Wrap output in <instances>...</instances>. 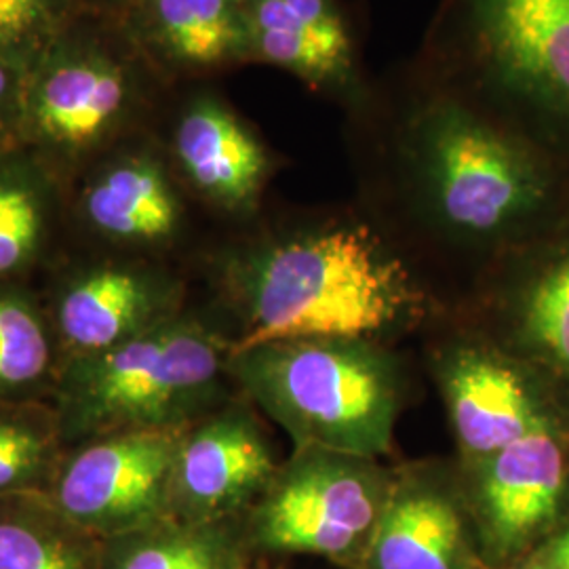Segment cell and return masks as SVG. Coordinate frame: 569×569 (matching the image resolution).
Instances as JSON below:
<instances>
[{"label":"cell","instance_id":"1","mask_svg":"<svg viewBox=\"0 0 569 569\" xmlns=\"http://www.w3.org/2000/svg\"><path fill=\"white\" fill-rule=\"evenodd\" d=\"M401 150L430 218L458 239L519 241L566 218L569 164L462 87L416 106Z\"/></svg>","mask_w":569,"mask_h":569},{"label":"cell","instance_id":"2","mask_svg":"<svg viewBox=\"0 0 569 569\" xmlns=\"http://www.w3.org/2000/svg\"><path fill=\"white\" fill-rule=\"evenodd\" d=\"M247 327L228 355L291 340H366L406 323L411 277L363 226L308 228L266 244L241 270Z\"/></svg>","mask_w":569,"mask_h":569},{"label":"cell","instance_id":"3","mask_svg":"<svg viewBox=\"0 0 569 569\" xmlns=\"http://www.w3.org/2000/svg\"><path fill=\"white\" fill-rule=\"evenodd\" d=\"M251 397L298 448L376 460L392 443L401 407L387 355L366 340H291L228 355Z\"/></svg>","mask_w":569,"mask_h":569},{"label":"cell","instance_id":"4","mask_svg":"<svg viewBox=\"0 0 569 569\" xmlns=\"http://www.w3.org/2000/svg\"><path fill=\"white\" fill-rule=\"evenodd\" d=\"M462 89L569 164V0H451Z\"/></svg>","mask_w":569,"mask_h":569},{"label":"cell","instance_id":"5","mask_svg":"<svg viewBox=\"0 0 569 569\" xmlns=\"http://www.w3.org/2000/svg\"><path fill=\"white\" fill-rule=\"evenodd\" d=\"M224 355L203 327L169 319L103 352L79 355L61 380V427L84 437L180 428L218 380Z\"/></svg>","mask_w":569,"mask_h":569},{"label":"cell","instance_id":"6","mask_svg":"<svg viewBox=\"0 0 569 569\" xmlns=\"http://www.w3.org/2000/svg\"><path fill=\"white\" fill-rule=\"evenodd\" d=\"M390 483L376 460L298 448L266 488L256 536L268 549L342 557L371 536Z\"/></svg>","mask_w":569,"mask_h":569},{"label":"cell","instance_id":"7","mask_svg":"<svg viewBox=\"0 0 569 569\" xmlns=\"http://www.w3.org/2000/svg\"><path fill=\"white\" fill-rule=\"evenodd\" d=\"M182 428H129L93 437L61 467L53 507L108 540L167 517Z\"/></svg>","mask_w":569,"mask_h":569},{"label":"cell","instance_id":"8","mask_svg":"<svg viewBox=\"0 0 569 569\" xmlns=\"http://www.w3.org/2000/svg\"><path fill=\"white\" fill-rule=\"evenodd\" d=\"M277 470L264 432L249 413L230 409L183 435L169 510L218 523L264 493Z\"/></svg>","mask_w":569,"mask_h":569},{"label":"cell","instance_id":"9","mask_svg":"<svg viewBox=\"0 0 569 569\" xmlns=\"http://www.w3.org/2000/svg\"><path fill=\"white\" fill-rule=\"evenodd\" d=\"M472 475L489 545L512 552L555 519L568 488V451L547 422L472 465Z\"/></svg>","mask_w":569,"mask_h":569},{"label":"cell","instance_id":"10","mask_svg":"<svg viewBox=\"0 0 569 569\" xmlns=\"http://www.w3.org/2000/svg\"><path fill=\"white\" fill-rule=\"evenodd\" d=\"M441 390L470 465L547 425L521 371L486 348L453 350L441 367Z\"/></svg>","mask_w":569,"mask_h":569},{"label":"cell","instance_id":"11","mask_svg":"<svg viewBox=\"0 0 569 569\" xmlns=\"http://www.w3.org/2000/svg\"><path fill=\"white\" fill-rule=\"evenodd\" d=\"M249 49L317 89H342L355 44L336 0H241Z\"/></svg>","mask_w":569,"mask_h":569},{"label":"cell","instance_id":"12","mask_svg":"<svg viewBox=\"0 0 569 569\" xmlns=\"http://www.w3.org/2000/svg\"><path fill=\"white\" fill-rule=\"evenodd\" d=\"M432 475L409 472L390 483L369 536V569H467L465 521Z\"/></svg>","mask_w":569,"mask_h":569},{"label":"cell","instance_id":"13","mask_svg":"<svg viewBox=\"0 0 569 569\" xmlns=\"http://www.w3.org/2000/svg\"><path fill=\"white\" fill-rule=\"evenodd\" d=\"M164 319V287L127 268H102L82 277L58 308L61 336L79 355L114 348Z\"/></svg>","mask_w":569,"mask_h":569},{"label":"cell","instance_id":"14","mask_svg":"<svg viewBox=\"0 0 569 569\" xmlns=\"http://www.w3.org/2000/svg\"><path fill=\"white\" fill-rule=\"evenodd\" d=\"M176 154L192 183L226 207L253 203L264 186V148L220 103L203 100L183 114Z\"/></svg>","mask_w":569,"mask_h":569},{"label":"cell","instance_id":"15","mask_svg":"<svg viewBox=\"0 0 569 569\" xmlns=\"http://www.w3.org/2000/svg\"><path fill=\"white\" fill-rule=\"evenodd\" d=\"M122 103L119 68L100 58H77L49 68L34 84L30 119L44 138L79 146L102 136Z\"/></svg>","mask_w":569,"mask_h":569},{"label":"cell","instance_id":"16","mask_svg":"<svg viewBox=\"0 0 569 569\" xmlns=\"http://www.w3.org/2000/svg\"><path fill=\"white\" fill-rule=\"evenodd\" d=\"M0 569H102V540L51 500L0 496Z\"/></svg>","mask_w":569,"mask_h":569},{"label":"cell","instance_id":"17","mask_svg":"<svg viewBox=\"0 0 569 569\" xmlns=\"http://www.w3.org/2000/svg\"><path fill=\"white\" fill-rule=\"evenodd\" d=\"M84 209L98 230L122 241H163L180 220L171 186L150 161H127L110 169L91 186Z\"/></svg>","mask_w":569,"mask_h":569},{"label":"cell","instance_id":"18","mask_svg":"<svg viewBox=\"0 0 569 569\" xmlns=\"http://www.w3.org/2000/svg\"><path fill=\"white\" fill-rule=\"evenodd\" d=\"M152 26L164 51L186 66H222L251 53L241 0H152Z\"/></svg>","mask_w":569,"mask_h":569},{"label":"cell","instance_id":"19","mask_svg":"<svg viewBox=\"0 0 569 569\" xmlns=\"http://www.w3.org/2000/svg\"><path fill=\"white\" fill-rule=\"evenodd\" d=\"M218 523L159 519L102 540V569H237Z\"/></svg>","mask_w":569,"mask_h":569},{"label":"cell","instance_id":"20","mask_svg":"<svg viewBox=\"0 0 569 569\" xmlns=\"http://www.w3.org/2000/svg\"><path fill=\"white\" fill-rule=\"evenodd\" d=\"M538 249L523 296V329L529 345L549 363L569 371V226Z\"/></svg>","mask_w":569,"mask_h":569},{"label":"cell","instance_id":"21","mask_svg":"<svg viewBox=\"0 0 569 569\" xmlns=\"http://www.w3.org/2000/svg\"><path fill=\"white\" fill-rule=\"evenodd\" d=\"M51 359L49 336L39 312L11 293H0V388L41 380Z\"/></svg>","mask_w":569,"mask_h":569},{"label":"cell","instance_id":"22","mask_svg":"<svg viewBox=\"0 0 569 569\" xmlns=\"http://www.w3.org/2000/svg\"><path fill=\"white\" fill-rule=\"evenodd\" d=\"M49 425L28 413L0 411V496L32 493L53 458Z\"/></svg>","mask_w":569,"mask_h":569},{"label":"cell","instance_id":"23","mask_svg":"<svg viewBox=\"0 0 569 569\" xmlns=\"http://www.w3.org/2000/svg\"><path fill=\"white\" fill-rule=\"evenodd\" d=\"M44 201L30 178L0 173V277L26 264L41 243Z\"/></svg>","mask_w":569,"mask_h":569},{"label":"cell","instance_id":"24","mask_svg":"<svg viewBox=\"0 0 569 569\" xmlns=\"http://www.w3.org/2000/svg\"><path fill=\"white\" fill-rule=\"evenodd\" d=\"M68 0H0V53L32 49L58 23Z\"/></svg>","mask_w":569,"mask_h":569},{"label":"cell","instance_id":"25","mask_svg":"<svg viewBox=\"0 0 569 569\" xmlns=\"http://www.w3.org/2000/svg\"><path fill=\"white\" fill-rule=\"evenodd\" d=\"M549 561L552 569H569V529L555 540Z\"/></svg>","mask_w":569,"mask_h":569},{"label":"cell","instance_id":"26","mask_svg":"<svg viewBox=\"0 0 569 569\" xmlns=\"http://www.w3.org/2000/svg\"><path fill=\"white\" fill-rule=\"evenodd\" d=\"M11 87H13L11 66L0 60V108H2V103L7 102V98L11 93Z\"/></svg>","mask_w":569,"mask_h":569}]
</instances>
